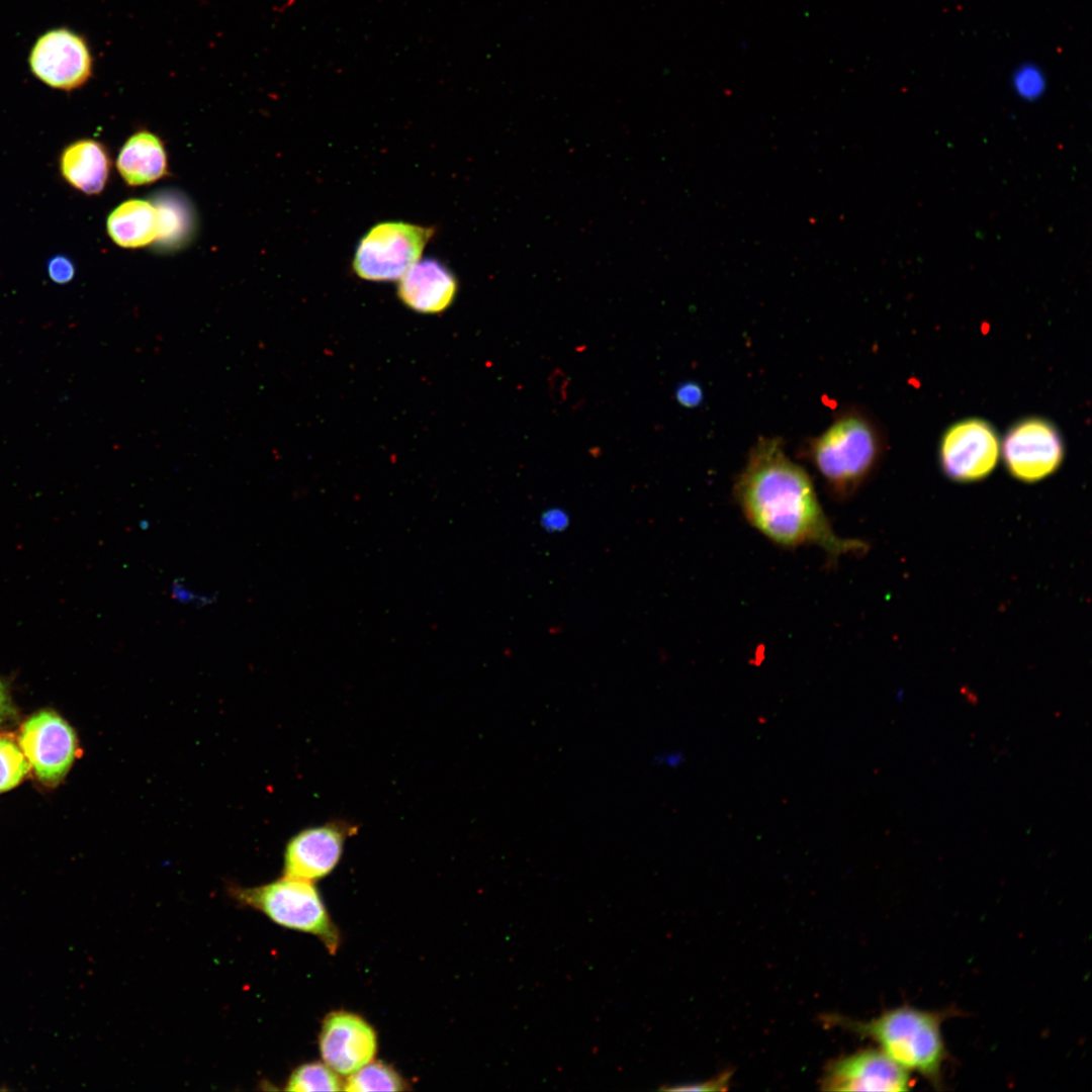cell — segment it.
Returning a JSON list of instances; mask_svg holds the SVG:
<instances>
[{
	"instance_id": "obj_1",
	"label": "cell",
	"mask_w": 1092,
	"mask_h": 1092,
	"mask_svg": "<svg viewBox=\"0 0 1092 1092\" xmlns=\"http://www.w3.org/2000/svg\"><path fill=\"white\" fill-rule=\"evenodd\" d=\"M734 496L748 523L777 545H812L833 559L866 549L833 530L809 474L776 437L753 445L734 483Z\"/></svg>"
},
{
	"instance_id": "obj_2",
	"label": "cell",
	"mask_w": 1092,
	"mask_h": 1092,
	"mask_svg": "<svg viewBox=\"0 0 1092 1092\" xmlns=\"http://www.w3.org/2000/svg\"><path fill=\"white\" fill-rule=\"evenodd\" d=\"M948 1015V1011L902 1005L868 1021L846 1020L844 1026L874 1040L896 1064L938 1089L948 1060L942 1034V1023Z\"/></svg>"
},
{
	"instance_id": "obj_3",
	"label": "cell",
	"mask_w": 1092,
	"mask_h": 1092,
	"mask_svg": "<svg viewBox=\"0 0 1092 1092\" xmlns=\"http://www.w3.org/2000/svg\"><path fill=\"white\" fill-rule=\"evenodd\" d=\"M884 447L877 423L854 408L841 413L810 441L808 456L833 496L845 499L872 475Z\"/></svg>"
},
{
	"instance_id": "obj_4",
	"label": "cell",
	"mask_w": 1092,
	"mask_h": 1092,
	"mask_svg": "<svg viewBox=\"0 0 1092 1092\" xmlns=\"http://www.w3.org/2000/svg\"><path fill=\"white\" fill-rule=\"evenodd\" d=\"M233 897L243 906L256 909L273 922L317 936L334 953L340 935L310 881L285 877L254 888H233Z\"/></svg>"
},
{
	"instance_id": "obj_5",
	"label": "cell",
	"mask_w": 1092,
	"mask_h": 1092,
	"mask_svg": "<svg viewBox=\"0 0 1092 1092\" xmlns=\"http://www.w3.org/2000/svg\"><path fill=\"white\" fill-rule=\"evenodd\" d=\"M435 229L405 221H383L361 238L353 259L354 272L369 281L398 280L433 238Z\"/></svg>"
},
{
	"instance_id": "obj_6",
	"label": "cell",
	"mask_w": 1092,
	"mask_h": 1092,
	"mask_svg": "<svg viewBox=\"0 0 1092 1092\" xmlns=\"http://www.w3.org/2000/svg\"><path fill=\"white\" fill-rule=\"evenodd\" d=\"M1001 450L1010 475L1023 482L1050 476L1065 456L1059 429L1041 417H1027L1012 424L1004 435Z\"/></svg>"
},
{
	"instance_id": "obj_7",
	"label": "cell",
	"mask_w": 1092,
	"mask_h": 1092,
	"mask_svg": "<svg viewBox=\"0 0 1092 1092\" xmlns=\"http://www.w3.org/2000/svg\"><path fill=\"white\" fill-rule=\"evenodd\" d=\"M1000 456V439L991 423L967 418L951 424L939 442V465L946 477L973 482L987 477Z\"/></svg>"
},
{
	"instance_id": "obj_8",
	"label": "cell",
	"mask_w": 1092,
	"mask_h": 1092,
	"mask_svg": "<svg viewBox=\"0 0 1092 1092\" xmlns=\"http://www.w3.org/2000/svg\"><path fill=\"white\" fill-rule=\"evenodd\" d=\"M18 743L38 780L48 786L64 779L76 756L73 729L52 711L31 716L21 727Z\"/></svg>"
},
{
	"instance_id": "obj_9",
	"label": "cell",
	"mask_w": 1092,
	"mask_h": 1092,
	"mask_svg": "<svg viewBox=\"0 0 1092 1092\" xmlns=\"http://www.w3.org/2000/svg\"><path fill=\"white\" fill-rule=\"evenodd\" d=\"M32 73L57 89L72 90L83 85L92 73V57L79 34L59 28L46 32L29 55Z\"/></svg>"
},
{
	"instance_id": "obj_10",
	"label": "cell",
	"mask_w": 1092,
	"mask_h": 1092,
	"mask_svg": "<svg viewBox=\"0 0 1092 1092\" xmlns=\"http://www.w3.org/2000/svg\"><path fill=\"white\" fill-rule=\"evenodd\" d=\"M910 1075L880 1049H864L832 1061L821 1086L827 1091H908Z\"/></svg>"
},
{
	"instance_id": "obj_11",
	"label": "cell",
	"mask_w": 1092,
	"mask_h": 1092,
	"mask_svg": "<svg viewBox=\"0 0 1092 1092\" xmlns=\"http://www.w3.org/2000/svg\"><path fill=\"white\" fill-rule=\"evenodd\" d=\"M355 827L338 822L306 828L293 836L284 852V876L316 881L339 863L347 838Z\"/></svg>"
},
{
	"instance_id": "obj_12",
	"label": "cell",
	"mask_w": 1092,
	"mask_h": 1092,
	"mask_svg": "<svg viewBox=\"0 0 1092 1092\" xmlns=\"http://www.w3.org/2000/svg\"><path fill=\"white\" fill-rule=\"evenodd\" d=\"M377 1050L374 1029L360 1016L333 1012L324 1020L320 1051L324 1062L341 1075H350L370 1063Z\"/></svg>"
},
{
	"instance_id": "obj_13",
	"label": "cell",
	"mask_w": 1092,
	"mask_h": 1092,
	"mask_svg": "<svg viewBox=\"0 0 1092 1092\" xmlns=\"http://www.w3.org/2000/svg\"><path fill=\"white\" fill-rule=\"evenodd\" d=\"M458 291L452 271L435 258L416 262L399 279L397 296L411 309L438 313L448 308Z\"/></svg>"
},
{
	"instance_id": "obj_14",
	"label": "cell",
	"mask_w": 1092,
	"mask_h": 1092,
	"mask_svg": "<svg viewBox=\"0 0 1092 1092\" xmlns=\"http://www.w3.org/2000/svg\"><path fill=\"white\" fill-rule=\"evenodd\" d=\"M116 167L129 186L152 184L168 173L165 147L155 133L136 131L122 146Z\"/></svg>"
},
{
	"instance_id": "obj_15",
	"label": "cell",
	"mask_w": 1092,
	"mask_h": 1092,
	"mask_svg": "<svg viewBox=\"0 0 1092 1092\" xmlns=\"http://www.w3.org/2000/svg\"><path fill=\"white\" fill-rule=\"evenodd\" d=\"M110 161L99 142L81 140L70 145L61 157L65 179L86 194L100 193L108 179Z\"/></svg>"
},
{
	"instance_id": "obj_16",
	"label": "cell",
	"mask_w": 1092,
	"mask_h": 1092,
	"mask_svg": "<svg viewBox=\"0 0 1092 1092\" xmlns=\"http://www.w3.org/2000/svg\"><path fill=\"white\" fill-rule=\"evenodd\" d=\"M107 233L122 248H142L159 238V215L155 203L128 199L115 207L107 218Z\"/></svg>"
},
{
	"instance_id": "obj_17",
	"label": "cell",
	"mask_w": 1092,
	"mask_h": 1092,
	"mask_svg": "<svg viewBox=\"0 0 1092 1092\" xmlns=\"http://www.w3.org/2000/svg\"><path fill=\"white\" fill-rule=\"evenodd\" d=\"M159 215V238L165 245L183 243L191 230V216L185 202L178 196H160L155 202Z\"/></svg>"
},
{
	"instance_id": "obj_18",
	"label": "cell",
	"mask_w": 1092,
	"mask_h": 1092,
	"mask_svg": "<svg viewBox=\"0 0 1092 1092\" xmlns=\"http://www.w3.org/2000/svg\"><path fill=\"white\" fill-rule=\"evenodd\" d=\"M343 1090L350 1092L402 1091L404 1082L400 1076L383 1063H368L350 1074Z\"/></svg>"
},
{
	"instance_id": "obj_19",
	"label": "cell",
	"mask_w": 1092,
	"mask_h": 1092,
	"mask_svg": "<svg viewBox=\"0 0 1092 1092\" xmlns=\"http://www.w3.org/2000/svg\"><path fill=\"white\" fill-rule=\"evenodd\" d=\"M342 1081L338 1073L327 1064L308 1063L295 1069L290 1075L285 1090L297 1092L339 1091Z\"/></svg>"
},
{
	"instance_id": "obj_20",
	"label": "cell",
	"mask_w": 1092,
	"mask_h": 1092,
	"mask_svg": "<svg viewBox=\"0 0 1092 1092\" xmlns=\"http://www.w3.org/2000/svg\"><path fill=\"white\" fill-rule=\"evenodd\" d=\"M29 769L30 763L20 746L0 736V793L16 787Z\"/></svg>"
},
{
	"instance_id": "obj_21",
	"label": "cell",
	"mask_w": 1092,
	"mask_h": 1092,
	"mask_svg": "<svg viewBox=\"0 0 1092 1092\" xmlns=\"http://www.w3.org/2000/svg\"><path fill=\"white\" fill-rule=\"evenodd\" d=\"M1045 77L1042 71L1035 65L1026 64L1018 67L1012 77V87L1016 94L1024 100H1035L1045 90Z\"/></svg>"
},
{
	"instance_id": "obj_22",
	"label": "cell",
	"mask_w": 1092,
	"mask_h": 1092,
	"mask_svg": "<svg viewBox=\"0 0 1092 1092\" xmlns=\"http://www.w3.org/2000/svg\"><path fill=\"white\" fill-rule=\"evenodd\" d=\"M48 272L54 282L64 284L73 279L75 269L72 261L67 257L56 256L49 261Z\"/></svg>"
},
{
	"instance_id": "obj_23",
	"label": "cell",
	"mask_w": 1092,
	"mask_h": 1092,
	"mask_svg": "<svg viewBox=\"0 0 1092 1092\" xmlns=\"http://www.w3.org/2000/svg\"><path fill=\"white\" fill-rule=\"evenodd\" d=\"M675 397L682 406L696 407L703 400V390L697 383L688 381L677 387Z\"/></svg>"
},
{
	"instance_id": "obj_24",
	"label": "cell",
	"mask_w": 1092,
	"mask_h": 1092,
	"mask_svg": "<svg viewBox=\"0 0 1092 1092\" xmlns=\"http://www.w3.org/2000/svg\"><path fill=\"white\" fill-rule=\"evenodd\" d=\"M729 1074L722 1075L717 1079H713L704 1083H691V1084H675L673 1086H662L660 1089L664 1091H710L721 1090L728 1083Z\"/></svg>"
},
{
	"instance_id": "obj_25",
	"label": "cell",
	"mask_w": 1092,
	"mask_h": 1092,
	"mask_svg": "<svg viewBox=\"0 0 1092 1092\" xmlns=\"http://www.w3.org/2000/svg\"><path fill=\"white\" fill-rule=\"evenodd\" d=\"M543 524L550 530H559L566 525V516L559 510H550L543 515Z\"/></svg>"
},
{
	"instance_id": "obj_26",
	"label": "cell",
	"mask_w": 1092,
	"mask_h": 1092,
	"mask_svg": "<svg viewBox=\"0 0 1092 1092\" xmlns=\"http://www.w3.org/2000/svg\"><path fill=\"white\" fill-rule=\"evenodd\" d=\"M13 713L12 703L5 685L0 680V723L4 722Z\"/></svg>"
},
{
	"instance_id": "obj_27",
	"label": "cell",
	"mask_w": 1092,
	"mask_h": 1092,
	"mask_svg": "<svg viewBox=\"0 0 1092 1092\" xmlns=\"http://www.w3.org/2000/svg\"><path fill=\"white\" fill-rule=\"evenodd\" d=\"M654 760L655 763L660 765H664L667 767H676L682 762L684 756L680 752H664L658 754L654 758Z\"/></svg>"
}]
</instances>
